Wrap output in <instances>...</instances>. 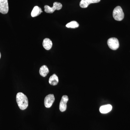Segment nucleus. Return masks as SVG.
<instances>
[{"mask_svg":"<svg viewBox=\"0 0 130 130\" xmlns=\"http://www.w3.org/2000/svg\"><path fill=\"white\" fill-rule=\"evenodd\" d=\"M100 1L101 0H81L79 3V6L82 8H86L90 4L97 3L100 2Z\"/></svg>","mask_w":130,"mask_h":130,"instance_id":"obj_8","label":"nucleus"},{"mask_svg":"<svg viewBox=\"0 0 130 130\" xmlns=\"http://www.w3.org/2000/svg\"><path fill=\"white\" fill-rule=\"evenodd\" d=\"M113 16L116 21H121L123 20L124 14L121 7L118 6L115 8L113 12Z\"/></svg>","mask_w":130,"mask_h":130,"instance_id":"obj_2","label":"nucleus"},{"mask_svg":"<svg viewBox=\"0 0 130 130\" xmlns=\"http://www.w3.org/2000/svg\"><path fill=\"white\" fill-rule=\"evenodd\" d=\"M1 53H0V59H1Z\"/></svg>","mask_w":130,"mask_h":130,"instance_id":"obj_15","label":"nucleus"},{"mask_svg":"<svg viewBox=\"0 0 130 130\" xmlns=\"http://www.w3.org/2000/svg\"><path fill=\"white\" fill-rule=\"evenodd\" d=\"M68 97L67 95H64L61 98L59 105V109L61 112H64L67 109V103L68 101Z\"/></svg>","mask_w":130,"mask_h":130,"instance_id":"obj_7","label":"nucleus"},{"mask_svg":"<svg viewBox=\"0 0 130 130\" xmlns=\"http://www.w3.org/2000/svg\"><path fill=\"white\" fill-rule=\"evenodd\" d=\"M79 24L77 21H74L68 23L66 26L68 28H76L79 27Z\"/></svg>","mask_w":130,"mask_h":130,"instance_id":"obj_14","label":"nucleus"},{"mask_svg":"<svg viewBox=\"0 0 130 130\" xmlns=\"http://www.w3.org/2000/svg\"><path fill=\"white\" fill-rule=\"evenodd\" d=\"M16 102L19 108L21 110H24L27 108L28 106V98L24 93L19 92L16 95Z\"/></svg>","mask_w":130,"mask_h":130,"instance_id":"obj_1","label":"nucleus"},{"mask_svg":"<svg viewBox=\"0 0 130 130\" xmlns=\"http://www.w3.org/2000/svg\"><path fill=\"white\" fill-rule=\"evenodd\" d=\"M9 11L8 0H0V12L3 14L8 13Z\"/></svg>","mask_w":130,"mask_h":130,"instance_id":"obj_6","label":"nucleus"},{"mask_svg":"<svg viewBox=\"0 0 130 130\" xmlns=\"http://www.w3.org/2000/svg\"><path fill=\"white\" fill-rule=\"evenodd\" d=\"M43 46L46 50H48L51 49L53 46V43L50 39L46 38L43 42Z\"/></svg>","mask_w":130,"mask_h":130,"instance_id":"obj_9","label":"nucleus"},{"mask_svg":"<svg viewBox=\"0 0 130 130\" xmlns=\"http://www.w3.org/2000/svg\"><path fill=\"white\" fill-rule=\"evenodd\" d=\"M43 11H42L41 8L38 6H36L33 8L31 12V16L32 17H36L41 14Z\"/></svg>","mask_w":130,"mask_h":130,"instance_id":"obj_12","label":"nucleus"},{"mask_svg":"<svg viewBox=\"0 0 130 130\" xmlns=\"http://www.w3.org/2000/svg\"><path fill=\"white\" fill-rule=\"evenodd\" d=\"M107 44L109 48L112 50L118 49L119 47V43L118 40L116 38H111L107 41Z\"/></svg>","mask_w":130,"mask_h":130,"instance_id":"obj_4","label":"nucleus"},{"mask_svg":"<svg viewBox=\"0 0 130 130\" xmlns=\"http://www.w3.org/2000/svg\"><path fill=\"white\" fill-rule=\"evenodd\" d=\"M55 100L54 96L53 94H50L47 95L44 100V105L45 107L47 108L51 107L55 101Z\"/></svg>","mask_w":130,"mask_h":130,"instance_id":"obj_5","label":"nucleus"},{"mask_svg":"<svg viewBox=\"0 0 130 130\" xmlns=\"http://www.w3.org/2000/svg\"><path fill=\"white\" fill-rule=\"evenodd\" d=\"M49 72V70L47 66L43 65L40 68L39 73L42 76L45 77Z\"/></svg>","mask_w":130,"mask_h":130,"instance_id":"obj_13","label":"nucleus"},{"mask_svg":"<svg viewBox=\"0 0 130 130\" xmlns=\"http://www.w3.org/2000/svg\"><path fill=\"white\" fill-rule=\"evenodd\" d=\"M112 109V106L110 105H107L102 106L100 108V111L102 113H107L111 111Z\"/></svg>","mask_w":130,"mask_h":130,"instance_id":"obj_11","label":"nucleus"},{"mask_svg":"<svg viewBox=\"0 0 130 130\" xmlns=\"http://www.w3.org/2000/svg\"><path fill=\"white\" fill-rule=\"evenodd\" d=\"M59 83L58 77L56 74H54L51 76L49 79V83L51 85L55 86Z\"/></svg>","mask_w":130,"mask_h":130,"instance_id":"obj_10","label":"nucleus"},{"mask_svg":"<svg viewBox=\"0 0 130 130\" xmlns=\"http://www.w3.org/2000/svg\"><path fill=\"white\" fill-rule=\"evenodd\" d=\"M62 5L60 3L55 2L54 3L53 7H51L47 5L44 6V11L47 13H53L55 10H59L61 9Z\"/></svg>","mask_w":130,"mask_h":130,"instance_id":"obj_3","label":"nucleus"}]
</instances>
